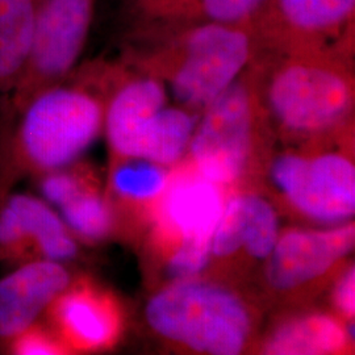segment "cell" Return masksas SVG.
<instances>
[{
    "mask_svg": "<svg viewBox=\"0 0 355 355\" xmlns=\"http://www.w3.org/2000/svg\"><path fill=\"white\" fill-rule=\"evenodd\" d=\"M200 114L180 105H165L153 119L141 144L140 159L171 165L190 146Z\"/></svg>",
    "mask_w": 355,
    "mask_h": 355,
    "instance_id": "17",
    "label": "cell"
},
{
    "mask_svg": "<svg viewBox=\"0 0 355 355\" xmlns=\"http://www.w3.org/2000/svg\"><path fill=\"white\" fill-rule=\"evenodd\" d=\"M78 253V240L44 199L13 191L0 199V262L67 263Z\"/></svg>",
    "mask_w": 355,
    "mask_h": 355,
    "instance_id": "9",
    "label": "cell"
},
{
    "mask_svg": "<svg viewBox=\"0 0 355 355\" xmlns=\"http://www.w3.org/2000/svg\"><path fill=\"white\" fill-rule=\"evenodd\" d=\"M240 202L243 248L257 259L268 258L279 239L278 216L259 196L240 195Z\"/></svg>",
    "mask_w": 355,
    "mask_h": 355,
    "instance_id": "21",
    "label": "cell"
},
{
    "mask_svg": "<svg viewBox=\"0 0 355 355\" xmlns=\"http://www.w3.org/2000/svg\"><path fill=\"white\" fill-rule=\"evenodd\" d=\"M67 353L64 343L42 320L17 334L4 350V354L11 355H61Z\"/></svg>",
    "mask_w": 355,
    "mask_h": 355,
    "instance_id": "23",
    "label": "cell"
},
{
    "mask_svg": "<svg viewBox=\"0 0 355 355\" xmlns=\"http://www.w3.org/2000/svg\"><path fill=\"white\" fill-rule=\"evenodd\" d=\"M94 62L41 89L0 124V199L26 178L76 162L102 133L111 67Z\"/></svg>",
    "mask_w": 355,
    "mask_h": 355,
    "instance_id": "1",
    "label": "cell"
},
{
    "mask_svg": "<svg viewBox=\"0 0 355 355\" xmlns=\"http://www.w3.org/2000/svg\"><path fill=\"white\" fill-rule=\"evenodd\" d=\"M57 212L76 240L103 241L114 230V208L96 186L80 192Z\"/></svg>",
    "mask_w": 355,
    "mask_h": 355,
    "instance_id": "18",
    "label": "cell"
},
{
    "mask_svg": "<svg viewBox=\"0 0 355 355\" xmlns=\"http://www.w3.org/2000/svg\"><path fill=\"white\" fill-rule=\"evenodd\" d=\"M350 57L322 51L257 53L253 64L265 111L297 135L338 127L354 105Z\"/></svg>",
    "mask_w": 355,
    "mask_h": 355,
    "instance_id": "3",
    "label": "cell"
},
{
    "mask_svg": "<svg viewBox=\"0 0 355 355\" xmlns=\"http://www.w3.org/2000/svg\"><path fill=\"white\" fill-rule=\"evenodd\" d=\"M35 11L36 0H0V111L26 69Z\"/></svg>",
    "mask_w": 355,
    "mask_h": 355,
    "instance_id": "15",
    "label": "cell"
},
{
    "mask_svg": "<svg viewBox=\"0 0 355 355\" xmlns=\"http://www.w3.org/2000/svg\"><path fill=\"white\" fill-rule=\"evenodd\" d=\"M76 279L62 262L33 261L0 278V353L45 316L48 308Z\"/></svg>",
    "mask_w": 355,
    "mask_h": 355,
    "instance_id": "12",
    "label": "cell"
},
{
    "mask_svg": "<svg viewBox=\"0 0 355 355\" xmlns=\"http://www.w3.org/2000/svg\"><path fill=\"white\" fill-rule=\"evenodd\" d=\"M354 240L353 224L290 230L278 239L268 257V283L277 290H291L316 279L350 253Z\"/></svg>",
    "mask_w": 355,
    "mask_h": 355,
    "instance_id": "13",
    "label": "cell"
},
{
    "mask_svg": "<svg viewBox=\"0 0 355 355\" xmlns=\"http://www.w3.org/2000/svg\"><path fill=\"white\" fill-rule=\"evenodd\" d=\"M266 3L267 0H200V15L212 21L252 26Z\"/></svg>",
    "mask_w": 355,
    "mask_h": 355,
    "instance_id": "24",
    "label": "cell"
},
{
    "mask_svg": "<svg viewBox=\"0 0 355 355\" xmlns=\"http://www.w3.org/2000/svg\"><path fill=\"white\" fill-rule=\"evenodd\" d=\"M349 341L346 329L329 316L315 315L284 324L268 340L267 354H331Z\"/></svg>",
    "mask_w": 355,
    "mask_h": 355,
    "instance_id": "16",
    "label": "cell"
},
{
    "mask_svg": "<svg viewBox=\"0 0 355 355\" xmlns=\"http://www.w3.org/2000/svg\"><path fill=\"white\" fill-rule=\"evenodd\" d=\"M334 302L338 311L346 318H353L355 312V272L354 267L349 268L338 280Z\"/></svg>",
    "mask_w": 355,
    "mask_h": 355,
    "instance_id": "26",
    "label": "cell"
},
{
    "mask_svg": "<svg viewBox=\"0 0 355 355\" xmlns=\"http://www.w3.org/2000/svg\"><path fill=\"white\" fill-rule=\"evenodd\" d=\"M259 51L353 55L355 0H267L252 26Z\"/></svg>",
    "mask_w": 355,
    "mask_h": 355,
    "instance_id": "7",
    "label": "cell"
},
{
    "mask_svg": "<svg viewBox=\"0 0 355 355\" xmlns=\"http://www.w3.org/2000/svg\"><path fill=\"white\" fill-rule=\"evenodd\" d=\"M96 0H36L33 37L26 69L0 111V124L35 94L64 82L89 41Z\"/></svg>",
    "mask_w": 355,
    "mask_h": 355,
    "instance_id": "6",
    "label": "cell"
},
{
    "mask_svg": "<svg viewBox=\"0 0 355 355\" xmlns=\"http://www.w3.org/2000/svg\"><path fill=\"white\" fill-rule=\"evenodd\" d=\"M44 318L69 353L105 350L117 341L121 329L114 297L85 279L73 280Z\"/></svg>",
    "mask_w": 355,
    "mask_h": 355,
    "instance_id": "11",
    "label": "cell"
},
{
    "mask_svg": "<svg viewBox=\"0 0 355 355\" xmlns=\"http://www.w3.org/2000/svg\"><path fill=\"white\" fill-rule=\"evenodd\" d=\"M211 255V240L180 241L170 258L168 272L177 280L195 278L208 265Z\"/></svg>",
    "mask_w": 355,
    "mask_h": 355,
    "instance_id": "25",
    "label": "cell"
},
{
    "mask_svg": "<svg viewBox=\"0 0 355 355\" xmlns=\"http://www.w3.org/2000/svg\"><path fill=\"white\" fill-rule=\"evenodd\" d=\"M123 35L200 19V0H123Z\"/></svg>",
    "mask_w": 355,
    "mask_h": 355,
    "instance_id": "20",
    "label": "cell"
},
{
    "mask_svg": "<svg viewBox=\"0 0 355 355\" xmlns=\"http://www.w3.org/2000/svg\"><path fill=\"white\" fill-rule=\"evenodd\" d=\"M265 114L252 62L199 116L189 146L196 173L217 184L239 179Z\"/></svg>",
    "mask_w": 355,
    "mask_h": 355,
    "instance_id": "5",
    "label": "cell"
},
{
    "mask_svg": "<svg viewBox=\"0 0 355 355\" xmlns=\"http://www.w3.org/2000/svg\"><path fill=\"white\" fill-rule=\"evenodd\" d=\"M271 174L295 209L315 221L334 225L354 215V166L343 155L287 154L274 162Z\"/></svg>",
    "mask_w": 355,
    "mask_h": 355,
    "instance_id": "8",
    "label": "cell"
},
{
    "mask_svg": "<svg viewBox=\"0 0 355 355\" xmlns=\"http://www.w3.org/2000/svg\"><path fill=\"white\" fill-rule=\"evenodd\" d=\"M123 60L167 83L178 105L202 114L258 53L252 26L196 19L124 35Z\"/></svg>",
    "mask_w": 355,
    "mask_h": 355,
    "instance_id": "2",
    "label": "cell"
},
{
    "mask_svg": "<svg viewBox=\"0 0 355 355\" xmlns=\"http://www.w3.org/2000/svg\"><path fill=\"white\" fill-rule=\"evenodd\" d=\"M146 320L159 336L211 355L240 354L252 321L232 292L203 280H175L153 296Z\"/></svg>",
    "mask_w": 355,
    "mask_h": 355,
    "instance_id": "4",
    "label": "cell"
},
{
    "mask_svg": "<svg viewBox=\"0 0 355 355\" xmlns=\"http://www.w3.org/2000/svg\"><path fill=\"white\" fill-rule=\"evenodd\" d=\"M164 166L140 158L114 162L110 174V189L127 203H142L164 193L168 184Z\"/></svg>",
    "mask_w": 355,
    "mask_h": 355,
    "instance_id": "19",
    "label": "cell"
},
{
    "mask_svg": "<svg viewBox=\"0 0 355 355\" xmlns=\"http://www.w3.org/2000/svg\"><path fill=\"white\" fill-rule=\"evenodd\" d=\"M162 215L180 241L211 240L224 209L220 184L199 173L178 178L166 187Z\"/></svg>",
    "mask_w": 355,
    "mask_h": 355,
    "instance_id": "14",
    "label": "cell"
},
{
    "mask_svg": "<svg viewBox=\"0 0 355 355\" xmlns=\"http://www.w3.org/2000/svg\"><path fill=\"white\" fill-rule=\"evenodd\" d=\"M165 105V83L146 73H132L130 66L121 60L119 76L105 99L103 124L114 162L140 158L144 136Z\"/></svg>",
    "mask_w": 355,
    "mask_h": 355,
    "instance_id": "10",
    "label": "cell"
},
{
    "mask_svg": "<svg viewBox=\"0 0 355 355\" xmlns=\"http://www.w3.org/2000/svg\"><path fill=\"white\" fill-rule=\"evenodd\" d=\"M74 164L33 178L36 179L40 198L51 204L53 208L58 209L80 192L95 187V180L89 173L76 167Z\"/></svg>",
    "mask_w": 355,
    "mask_h": 355,
    "instance_id": "22",
    "label": "cell"
}]
</instances>
